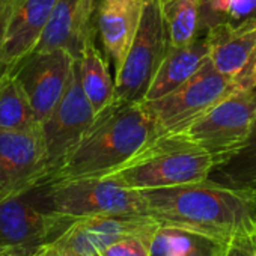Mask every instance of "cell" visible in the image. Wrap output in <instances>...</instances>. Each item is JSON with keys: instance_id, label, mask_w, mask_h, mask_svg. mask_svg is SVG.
<instances>
[{"instance_id": "1", "label": "cell", "mask_w": 256, "mask_h": 256, "mask_svg": "<svg viewBox=\"0 0 256 256\" xmlns=\"http://www.w3.org/2000/svg\"><path fill=\"white\" fill-rule=\"evenodd\" d=\"M140 194L142 214L160 226L187 229L224 244L256 234V210L247 190L205 180L140 190Z\"/></svg>"}, {"instance_id": "2", "label": "cell", "mask_w": 256, "mask_h": 256, "mask_svg": "<svg viewBox=\"0 0 256 256\" xmlns=\"http://www.w3.org/2000/svg\"><path fill=\"white\" fill-rule=\"evenodd\" d=\"M158 136V128L142 102L116 100L96 114L80 144L46 182L110 175Z\"/></svg>"}, {"instance_id": "3", "label": "cell", "mask_w": 256, "mask_h": 256, "mask_svg": "<svg viewBox=\"0 0 256 256\" xmlns=\"http://www.w3.org/2000/svg\"><path fill=\"white\" fill-rule=\"evenodd\" d=\"M214 164V157L186 134H160L106 176L132 190H151L205 181Z\"/></svg>"}, {"instance_id": "4", "label": "cell", "mask_w": 256, "mask_h": 256, "mask_svg": "<svg viewBox=\"0 0 256 256\" xmlns=\"http://www.w3.org/2000/svg\"><path fill=\"white\" fill-rule=\"evenodd\" d=\"M74 218L58 214L40 182L0 202V250L35 254L60 238Z\"/></svg>"}, {"instance_id": "5", "label": "cell", "mask_w": 256, "mask_h": 256, "mask_svg": "<svg viewBox=\"0 0 256 256\" xmlns=\"http://www.w3.org/2000/svg\"><path fill=\"white\" fill-rule=\"evenodd\" d=\"M236 89H240L238 84L218 72L208 59L180 88L158 100L142 101V104L154 119L160 134H180Z\"/></svg>"}, {"instance_id": "6", "label": "cell", "mask_w": 256, "mask_h": 256, "mask_svg": "<svg viewBox=\"0 0 256 256\" xmlns=\"http://www.w3.org/2000/svg\"><path fill=\"white\" fill-rule=\"evenodd\" d=\"M162 0H144L142 18L124 65L116 74V100L142 102L168 53Z\"/></svg>"}, {"instance_id": "7", "label": "cell", "mask_w": 256, "mask_h": 256, "mask_svg": "<svg viewBox=\"0 0 256 256\" xmlns=\"http://www.w3.org/2000/svg\"><path fill=\"white\" fill-rule=\"evenodd\" d=\"M47 198L58 214L74 220L107 214H142L144 211L140 190L126 188L108 176L47 182Z\"/></svg>"}, {"instance_id": "8", "label": "cell", "mask_w": 256, "mask_h": 256, "mask_svg": "<svg viewBox=\"0 0 256 256\" xmlns=\"http://www.w3.org/2000/svg\"><path fill=\"white\" fill-rule=\"evenodd\" d=\"M254 119L256 94L240 88L194 120L182 134L206 150L217 164L246 144Z\"/></svg>"}, {"instance_id": "9", "label": "cell", "mask_w": 256, "mask_h": 256, "mask_svg": "<svg viewBox=\"0 0 256 256\" xmlns=\"http://www.w3.org/2000/svg\"><path fill=\"white\" fill-rule=\"evenodd\" d=\"M95 118L96 113L82 88L78 65L76 59L72 74L64 96L50 113V116L41 122V136L48 169L46 181L66 162L70 154L88 133Z\"/></svg>"}, {"instance_id": "10", "label": "cell", "mask_w": 256, "mask_h": 256, "mask_svg": "<svg viewBox=\"0 0 256 256\" xmlns=\"http://www.w3.org/2000/svg\"><path fill=\"white\" fill-rule=\"evenodd\" d=\"M74 64L76 58L70 52L58 48L30 53L11 70L23 86L40 124L50 116L64 96Z\"/></svg>"}, {"instance_id": "11", "label": "cell", "mask_w": 256, "mask_h": 256, "mask_svg": "<svg viewBox=\"0 0 256 256\" xmlns=\"http://www.w3.org/2000/svg\"><path fill=\"white\" fill-rule=\"evenodd\" d=\"M41 128L30 132L0 128V202L47 178Z\"/></svg>"}, {"instance_id": "12", "label": "cell", "mask_w": 256, "mask_h": 256, "mask_svg": "<svg viewBox=\"0 0 256 256\" xmlns=\"http://www.w3.org/2000/svg\"><path fill=\"white\" fill-rule=\"evenodd\" d=\"M158 223L142 214H107L76 218L54 242L82 256H96L112 242L134 234H150Z\"/></svg>"}, {"instance_id": "13", "label": "cell", "mask_w": 256, "mask_h": 256, "mask_svg": "<svg viewBox=\"0 0 256 256\" xmlns=\"http://www.w3.org/2000/svg\"><path fill=\"white\" fill-rule=\"evenodd\" d=\"M206 40L214 68L246 89L256 58V20L241 24L218 23L206 30Z\"/></svg>"}, {"instance_id": "14", "label": "cell", "mask_w": 256, "mask_h": 256, "mask_svg": "<svg viewBox=\"0 0 256 256\" xmlns=\"http://www.w3.org/2000/svg\"><path fill=\"white\" fill-rule=\"evenodd\" d=\"M95 0H58L44 34L32 53L64 48L78 59L84 42L95 34L92 14Z\"/></svg>"}, {"instance_id": "15", "label": "cell", "mask_w": 256, "mask_h": 256, "mask_svg": "<svg viewBox=\"0 0 256 256\" xmlns=\"http://www.w3.org/2000/svg\"><path fill=\"white\" fill-rule=\"evenodd\" d=\"M144 0H98L96 30L114 71L120 70L138 34Z\"/></svg>"}, {"instance_id": "16", "label": "cell", "mask_w": 256, "mask_h": 256, "mask_svg": "<svg viewBox=\"0 0 256 256\" xmlns=\"http://www.w3.org/2000/svg\"><path fill=\"white\" fill-rule=\"evenodd\" d=\"M58 0H16L6 26L4 60L16 68L40 42Z\"/></svg>"}, {"instance_id": "17", "label": "cell", "mask_w": 256, "mask_h": 256, "mask_svg": "<svg viewBox=\"0 0 256 256\" xmlns=\"http://www.w3.org/2000/svg\"><path fill=\"white\" fill-rule=\"evenodd\" d=\"M208 59L210 42L206 36L181 48L169 47L144 101L158 100L170 94L193 77Z\"/></svg>"}, {"instance_id": "18", "label": "cell", "mask_w": 256, "mask_h": 256, "mask_svg": "<svg viewBox=\"0 0 256 256\" xmlns=\"http://www.w3.org/2000/svg\"><path fill=\"white\" fill-rule=\"evenodd\" d=\"M92 34L77 59L82 88L95 113H101L116 101V83L112 78L108 65L95 46Z\"/></svg>"}, {"instance_id": "19", "label": "cell", "mask_w": 256, "mask_h": 256, "mask_svg": "<svg viewBox=\"0 0 256 256\" xmlns=\"http://www.w3.org/2000/svg\"><path fill=\"white\" fill-rule=\"evenodd\" d=\"M228 244L175 226H158L151 256H222Z\"/></svg>"}, {"instance_id": "20", "label": "cell", "mask_w": 256, "mask_h": 256, "mask_svg": "<svg viewBox=\"0 0 256 256\" xmlns=\"http://www.w3.org/2000/svg\"><path fill=\"white\" fill-rule=\"evenodd\" d=\"M0 128L17 132L41 128L30 101L12 71L0 77Z\"/></svg>"}, {"instance_id": "21", "label": "cell", "mask_w": 256, "mask_h": 256, "mask_svg": "<svg viewBox=\"0 0 256 256\" xmlns=\"http://www.w3.org/2000/svg\"><path fill=\"white\" fill-rule=\"evenodd\" d=\"M169 47L181 48L198 40L204 0H162Z\"/></svg>"}, {"instance_id": "22", "label": "cell", "mask_w": 256, "mask_h": 256, "mask_svg": "<svg viewBox=\"0 0 256 256\" xmlns=\"http://www.w3.org/2000/svg\"><path fill=\"white\" fill-rule=\"evenodd\" d=\"M208 180L236 190H248L256 184V119L246 144L234 156L217 163Z\"/></svg>"}, {"instance_id": "23", "label": "cell", "mask_w": 256, "mask_h": 256, "mask_svg": "<svg viewBox=\"0 0 256 256\" xmlns=\"http://www.w3.org/2000/svg\"><path fill=\"white\" fill-rule=\"evenodd\" d=\"M256 20V0H204L202 28L218 23L241 24Z\"/></svg>"}, {"instance_id": "24", "label": "cell", "mask_w": 256, "mask_h": 256, "mask_svg": "<svg viewBox=\"0 0 256 256\" xmlns=\"http://www.w3.org/2000/svg\"><path fill=\"white\" fill-rule=\"evenodd\" d=\"M156 232L124 236L104 247L96 256H151V244Z\"/></svg>"}, {"instance_id": "25", "label": "cell", "mask_w": 256, "mask_h": 256, "mask_svg": "<svg viewBox=\"0 0 256 256\" xmlns=\"http://www.w3.org/2000/svg\"><path fill=\"white\" fill-rule=\"evenodd\" d=\"M16 0H0V77H2L8 70L4 60V46H5V35H6V26L8 20L12 11V5Z\"/></svg>"}, {"instance_id": "26", "label": "cell", "mask_w": 256, "mask_h": 256, "mask_svg": "<svg viewBox=\"0 0 256 256\" xmlns=\"http://www.w3.org/2000/svg\"><path fill=\"white\" fill-rule=\"evenodd\" d=\"M253 236L246 238V240H240V241H234V242L228 244V247L224 248L222 256H256V250H254V244H253Z\"/></svg>"}, {"instance_id": "27", "label": "cell", "mask_w": 256, "mask_h": 256, "mask_svg": "<svg viewBox=\"0 0 256 256\" xmlns=\"http://www.w3.org/2000/svg\"><path fill=\"white\" fill-rule=\"evenodd\" d=\"M38 256H82V254H78V253H76V252H71V250L62 247V246L58 244V242H52V244H48L47 247H44V248L40 252Z\"/></svg>"}, {"instance_id": "28", "label": "cell", "mask_w": 256, "mask_h": 256, "mask_svg": "<svg viewBox=\"0 0 256 256\" xmlns=\"http://www.w3.org/2000/svg\"><path fill=\"white\" fill-rule=\"evenodd\" d=\"M246 89H250L256 94V58H254V62L252 65V70L248 72V77H247V83H246Z\"/></svg>"}, {"instance_id": "29", "label": "cell", "mask_w": 256, "mask_h": 256, "mask_svg": "<svg viewBox=\"0 0 256 256\" xmlns=\"http://www.w3.org/2000/svg\"><path fill=\"white\" fill-rule=\"evenodd\" d=\"M38 253L35 254H23V253H17V252H8V250H0V256H38Z\"/></svg>"}, {"instance_id": "30", "label": "cell", "mask_w": 256, "mask_h": 256, "mask_svg": "<svg viewBox=\"0 0 256 256\" xmlns=\"http://www.w3.org/2000/svg\"><path fill=\"white\" fill-rule=\"evenodd\" d=\"M247 192H248V194H250V198H252V202H253V206H254V210H256V184H253Z\"/></svg>"}, {"instance_id": "31", "label": "cell", "mask_w": 256, "mask_h": 256, "mask_svg": "<svg viewBox=\"0 0 256 256\" xmlns=\"http://www.w3.org/2000/svg\"><path fill=\"white\" fill-rule=\"evenodd\" d=\"M253 244H254V250H256V234H254V236H253Z\"/></svg>"}]
</instances>
